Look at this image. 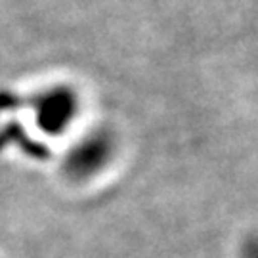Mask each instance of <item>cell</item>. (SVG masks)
Returning <instances> with one entry per match:
<instances>
[{
    "instance_id": "2",
    "label": "cell",
    "mask_w": 258,
    "mask_h": 258,
    "mask_svg": "<svg viewBox=\"0 0 258 258\" xmlns=\"http://www.w3.org/2000/svg\"><path fill=\"white\" fill-rule=\"evenodd\" d=\"M79 100L67 86H57L40 94L37 102L38 126L48 134H61L77 117Z\"/></svg>"
},
{
    "instance_id": "1",
    "label": "cell",
    "mask_w": 258,
    "mask_h": 258,
    "mask_svg": "<svg viewBox=\"0 0 258 258\" xmlns=\"http://www.w3.org/2000/svg\"><path fill=\"white\" fill-rule=\"evenodd\" d=\"M113 138L105 130H96L77 142L65 157V170L73 180H88L96 176L113 157Z\"/></svg>"
},
{
    "instance_id": "3",
    "label": "cell",
    "mask_w": 258,
    "mask_h": 258,
    "mask_svg": "<svg viewBox=\"0 0 258 258\" xmlns=\"http://www.w3.org/2000/svg\"><path fill=\"white\" fill-rule=\"evenodd\" d=\"M243 256L245 258H258V237L256 239H250L245 243L243 247Z\"/></svg>"
}]
</instances>
